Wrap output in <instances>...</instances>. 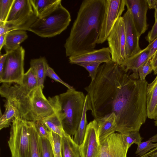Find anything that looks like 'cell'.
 I'll list each match as a JSON object with an SVG mask.
<instances>
[{
	"mask_svg": "<svg viewBox=\"0 0 157 157\" xmlns=\"http://www.w3.org/2000/svg\"><path fill=\"white\" fill-rule=\"evenodd\" d=\"M145 80L131 78L112 61L100 65L95 79L85 88L86 107L95 119L113 113L117 132H139L147 117Z\"/></svg>",
	"mask_w": 157,
	"mask_h": 157,
	"instance_id": "cell-1",
	"label": "cell"
},
{
	"mask_svg": "<svg viewBox=\"0 0 157 157\" xmlns=\"http://www.w3.org/2000/svg\"><path fill=\"white\" fill-rule=\"evenodd\" d=\"M105 0H84L64 47L69 57L94 50L100 35Z\"/></svg>",
	"mask_w": 157,
	"mask_h": 157,
	"instance_id": "cell-2",
	"label": "cell"
},
{
	"mask_svg": "<svg viewBox=\"0 0 157 157\" xmlns=\"http://www.w3.org/2000/svg\"><path fill=\"white\" fill-rule=\"evenodd\" d=\"M57 96L56 113L63 129L67 134L74 135L82 117L86 95L75 89H68Z\"/></svg>",
	"mask_w": 157,
	"mask_h": 157,
	"instance_id": "cell-3",
	"label": "cell"
},
{
	"mask_svg": "<svg viewBox=\"0 0 157 157\" xmlns=\"http://www.w3.org/2000/svg\"><path fill=\"white\" fill-rule=\"evenodd\" d=\"M71 21L69 12L61 3L50 13L38 18L28 31L42 37H53L65 30Z\"/></svg>",
	"mask_w": 157,
	"mask_h": 157,
	"instance_id": "cell-4",
	"label": "cell"
},
{
	"mask_svg": "<svg viewBox=\"0 0 157 157\" xmlns=\"http://www.w3.org/2000/svg\"><path fill=\"white\" fill-rule=\"evenodd\" d=\"M30 123L20 117L15 118L12 122L8 142L11 157H29Z\"/></svg>",
	"mask_w": 157,
	"mask_h": 157,
	"instance_id": "cell-5",
	"label": "cell"
},
{
	"mask_svg": "<svg viewBox=\"0 0 157 157\" xmlns=\"http://www.w3.org/2000/svg\"><path fill=\"white\" fill-rule=\"evenodd\" d=\"M38 18L30 0H15L5 24L10 31H28Z\"/></svg>",
	"mask_w": 157,
	"mask_h": 157,
	"instance_id": "cell-6",
	"label": "cell"
},
{
	"mask_svg": "<svg viewBox=\"0 0 157 157\" xmlns=\"http://www.w3.org/2000/svg\"><path fill=\"white\" fill-rule=\"evenodd\" d=\"M7 53L4 69L0 75V82L21 84L25 74V50L20 46Z\"/></svg>",
	"mask_w": 157,
	"mask_h": 157,
	"instance_id": "cell-7",
	"label": "cell"
},
{
	"mask_svg": "<svg viewBox=\"0 0 157 157\" xmlns=\"http://www.w3.org/2000/svg\"><path fill=\"white\" fill-rule=\"evenodd\" d=\"M107 40L111 61L121 65L126 58L125 28L122 17H121L117 21Z\"/></svg>",
	"mask_w": 157,
	"mask_h": 157,
	"instance_id": "cell-8",
	"label": "cell"
},
{
	"mask_svg": "<svg viewBox=\"0 0 157 157\" xmlns=\"http://www.w3.org/2000/svg\"><path fill=\"white\" fill-rule=\"evenodd\" d=\"M125 0H105V7L100 35L97 44L107 39L125 10Z\"/></svg>",
	"mask_w": 157,
	"mask_h": 157,
	"instance_id": "cell-9",
	"label": "cell"
},
{
	"mask_svg": "<svg viewBox=\"0 0 157 157\" xmlns=\"http://www.w3.org/2000/svg\"><path fill=\"white\" fill-rule=\"evenodd\" d=\"M100 157H127L129 148L124 134L114 132L100 142Z\"/></svg>",
	"mask_w": 157,
	"mask_h": 157,
	"instance_id": "cell-10",
	"label": "cell"
},
{
	"mask_svg": "<svg viewBox=\"0 0 157 157\" xmlns=\"http://www.w3.org/2000/svg\"><path fill=\"white\" fill-rule=\"evenodd\" d=\"M79 147L82 157H100L101 144L96 120L88 124L83 141Z\"/></svg>",
	"mask_w": 157,
	"mask_h": 157,
	"instance_id": "cell-11",
	"label": "cell"
},
{
	"mask_svg": "<svg viewBox=\"0 0 157 157\" xmlns=\"http://www.w3.org/2000/svg\"><path fill=\"white\" fill-rule=\"evenodd\" d=\"M124 25L126 38V58L139 52L141 50L139 40L140 37L134 23L130 10L127 9L122 16Z\"/></svg>",
	"mask_w": 157,
	"mask_h": 157,
	"instance_id": "cell-12",
	"label": "cell"
},
{
	"mask_svg": "<svg viewBox=\"0 0 157 157\" xmlns=\"http://www.w3.org/2000/svg\"><path fill=\"white\" fill-rule=\"evenodd\" d=\"M125 6L130 10L135 26L141 36L148 28L147 14L149 8L147 0H125Z\"/></svg>",
	"mask_w": 157,
	"mask_h": 157,
	"instance_id": "cell-13",
	"label": "cell"
},
{
	"mask_svg": "<svg viewBox=\"0 0 157 157\" xmlns=\"http://www.w3.org/2000/svg\"><path fill=\"white\" fill-rule=\"evenodd\" d=\"M69 61L70 63L75 64L84 62H97L101 63L111 61V58L109 47H104L69 57Z\"/></svg>",
	"mask_w": 157,
	"mask_h": 157,
	"instance_id": "cell-14",
	"label": "cell"
},
{
	"mask_svg": "<svg viewBox=\"0 0 157 157\" xmlns=\"http://www.w3.org/2000/svg\"><path fill=\"white\" fill-rule=\"evenodd\" d=\"M149 52V49L147 46L136 54L126 58L121 64L126 72H127L128 70L132 71V73L130 75L132 78L139 79L138 70L148 59Z\"/></svg>",
	"mask_w": 157,
	"mask_h": 157,
	"instance_id": "cell-15",
	"label": "cell"
},
{
	"mask_svg": "<svg viewBox=\"0 0 157 157\" xmlns=\"http://www.w3.org/2000/svg\"><path fill=\"white\" fill-rule=\"evenodd\" d=\"M95 120L97 123L100 143L112 133L117 132L116 117L113 113Z\"/></svg>",
	"mask_w": 157,
	"mask_h": 157,
	"instance_id": "cell-16",
	"label": "cell"
},
{
	"mask_svg": "<svg viewBox=\"0 0 157 157\" xmlns=\"http://www.w3.org/2000/svg\"><path fill=\"white\" fill-rule=\"evenodd\" d=\"M147 113L149 118L155 120L157 117V74L147 88Z\"/></svg>",
	"mask_w": 157,
	"mask_h": 157,
	"instance_id": "cell-17",
	"label": "cell"
},
{
	"mask_svg": "<svg viewBox=\"0 0 157 157\" xmlns=\"http://www.w3.org/2000/svg\"><path fill=\"white\" fill-rule=\"evenodd\" d=\"M33 9L38 18L53 11L61 3V0H30Z\"/></svg>",
	"mask_w": 157,
	"mask_h": 157,
	"instance_id": "cell-18",
	"label": "cell"
},
{
	"mask_svg": "<svg viewBox=\"0 0 157 157\" xmlns=\"http://www.w3.org/2000/svg\"><path fill=\"white\" fill-rule=\"evenodd\" d=\"M28 36L25 31L15 30L7 33L4 48L7 53L14 50L19 46L20 44L25 40Z\"/></svg>",
	"mask_w": 157,
	"mask_h": 157,
	"instance_id": "cell-19",
	"label": "cell"
},
{
	"mask_svg": "<svg viewBox=\"0 0 157 157\" xmlns=\"http://www.w3.org/2000/svg\"><path fill=\"white\" fill-rule=\"evenodd\" d=\"M71 136L64 132L62 136V157H82L79 145Z\"/></svg>",
	"mask_w": 157,
	"mask_h": 157,
	"instance_id": "cell-20",
	"label": "cell"
},
{
	"mask_svg": "<svg viewBox=\"0 0 157 157\" xmlns=\"http://www.w3.org/2000/svg\"><path fill=\"white\" fill-rule=\"evenodd\" d=\"M30 67L34 70L38 80V86L43 89L45 78L48 64L44 57L32 59L30 61Z\"/></svg>",
	"mask_w": 157,
	"mask_h": 157,
	"instance_id": "cell-21",
	"label": "cell"
},
{
	"mask_svg": "<svg viewBox=\"0 0 157 157\" xmlns=\"http://www.w3.org/2000/svg\"><path fill=\"white\" fill-rule=\"evenodd\" d=\"M5 107V112L0 115V130L9 127L15 118L20 117L18 111L10 101L6 100Z\"/></svg>",
	"mask_w": 157,
	"mask_h": 157,
	"instance_id": "cell-22",
	"label": "cell"
},
{
	"mask_svg": "<svg viewBox=\"0 0 157 157\" xmlns=\"http://www.w3.org/2000/svg\"><path fill=\"white\" fill-rule=\"evenodd\" d=\"M39 137L35 126L34 122L30 121V146L29 157H41L39 143Z\"/></svg>",
	"mask_w": 157,
	"mask_h": 157,
	"instance_id": "cell-23",
	"label": "cell"
},
{
	"mask_svg": "<svg viewBox=\"0 0 157 157\" xmlns=\"http://www.w3.org/2000/svg\"><path fill=\"white\" fill-rule=\"evenodd\" d=\"M86 97L82 117L78 128L74 135V140L79 145L82 143L88 125L86 117Z\"/></svg>",
	"mask_w": 157,
	"mask_h": 157,
	"instance_id": "cell-24",
	"label": "cell"
},
{
	"mask_svg": "<svg viewBox=\"0 0 157 157\" xmlns=\"http://www.w3.org/2000/svg\"><path fill=\"white\" fill-rule=\"evenodd\" d=\"M41 121L50 131L62 136L65 132L56 113Z\"/></svg>",
	"mask_w": 157,
	"mask_h": 157,
	"instance_id": "cell-25",
	"label": "cell"
},
{
	"mask_svg": "<svg viewBox=\"0 0 157 157\" xmlns=\"http://www.w3.org/2000/svg\"><path fill=\"white\" fill-rule=\"evenodd\" d=\"M156 147L157 134L150 138L147 140L142 142L138 145L135 153L137 156H140Z\"/></svg>",
	"mask_w": 157,
	"mask_h": 157,
	"instance_id": "cell-26",
	"label": "cell"
},
{
	"mask_svg": "<svg viewBox=\"0 0 157 157\" xmlns=\"http://www.w3.org/2000/svg\"><path fill=\"white\" fill-rule=\"evenodd\" d=\"M21 84L30 91L34 90L38 86L36 76L34 70L31 67H30L25 73Z\"/></svg>",
	"mask_w": 157,
	"mask_h": 157,
	"instance_id": "cell-27",
	"label": "cell"
},
{
	"mask_svg": "<svg viewBox=\"0 0 157 157\" xmlns=\"http://www.w3.org/2000/svg\"><path fill=\"white\" fill-rule=\"evenodd\" d=\"M15 0H0V21L6 23Z\"/></svg>",
	"mask_w": 157,
	"mask_h": 157,
	"instance_id": "cell-28",
	"label": "cell"
},
{
	"mask_svg": "<svg viewBox=\"0 0 157 157\" xmlns=\"http://www.w3.org/2000/svg\"><path fill=\"white\" fill-rule=\"evenodd\" d=\"M39 143L41 157H54L52 147L50 140L40 137Z\"/></svg>",
	"mask_w": 157,
	"mask_h": 157,
	"instance_id": "cell-29",
	"label": "cell"
},
{
	"mask_svg": "<svg viewBox=\"0 0 157 157\" xmlns=\"http://www.w3.org/2000/svg\"><path fill=\"white\" fill-rule=\"evenodd\" d=\"M49 140L52 147L54 157H62V137L57 134L51 132Z\"/></svg>",
	"mask_w": 157,
	"mask_h": 157,
	"instance_id": "cell-30",
	"label": "cell"
},
{
	"mask_svg": "<svg viewBox=\"0 0 157 157\" xmlns=\"http://www.w3.org/2000/svg\"><path fill=\"white\" fill-rule=\"evenodd\" d=\"M101 64L97 62H84L76 64L85 68L89 73L91 81H93L96 78L98 69Z\"/></svg>",
	"mask_w": 157,
	"mask_h": 157,
	"instance_id": "cell-31",
	"label": "cell"
},
{
	"mask_svg": "<svg viewBox=\"0 0 157 157\" xmlns=\"http://www.w3.org/2000/svg\"><path fill=\"white\" fill-rule=\"evenodd\" d=\"M124 134L125 141L129 148L134 144L138 145L142 142L143 140L139 132H134Z\"/></svg>",
	"mask_w": 157,
	"mask_h": 157,
	"instance_id": "cell-32",
	"label": "cell"
},
{
	"mask_svg": "<svg viewBox=\"0 0 157 157\" xmlns=\"http://www.w3.org/2000/svg\"><path fill=\"white\" fill-rule=\"evenodd\" d=\"M34 122L36 128L39 136L49 140L51 131L49 130L45 124L41 120Z\"/></svg>",
	"mask_w": 157,
	"mask_h": 157,
	"instance_id": "cell-33",
	"label": "cell"
},
{
	"mask_svg": "<svg viewBox=\"0 0 157 157\" xmlns=\"http://www.w3.org/2000/svg\"><path fill=\"white\" fill-rule=\"evenodd\" d=\"M153 71L151 59H148L139 69L138 75L139 79L145 80L146 76Z\"/></svg>",
	"mask_w": 157,
	"mask_h": 157,
	"instance_id": "cell-34",
	"label": "cell"
},
{
	"mask_svg": "<svg viewBox=\"0 0 157 157\" xmlns=\"http://www.w3.org/2000/svg\"><path fill=\"white\" fill-rule=\"evenodd\" d=\"M46 76L62 84L63 85L66 86L68 89H75L73 86L70 85L63 81L55 73L53 69L49 66V65L48 66L47 68Z\"/></svg>",
	"mask_w": 157,
	"mask_h": 157,
	"instance_id": "cell-35",
	"label": "cell"
},
{
	"mask_svg": "<svg viewBox=\"0 0 157 157\" xmlns=\"http://www.w3.org/2000/svg\"><path fill=\"white\" fill-rule=\"evenodd\" d=\"M157 37V19L155 21V23L152 29L149 31L146 37V39L150 43Z\"/></svg>",
	"mask_w": 157,
	"mask_h": 157,
	"instance_id": "cell-36",
	"label": "cell"
},
{
	"mask_svg": "<svg viewBox=\"0 0 157 157\" xmlns=\"http://www.w3.org/2000/svg\"><path fill=\"white\" fill-rule=\"evenodd\" d=\"M147 47L149 50L148 59H151L157 50V37L149 43Z\"/></svg>",
	"mask_w": 157,
	"mask_h": 157,
	"instance_id": "cell-37",
	"label": "cell"
},
{
	"mask_svg": "<svg viewBox=\"0 0 157 157\" xmlns=\"http://www.w3.org/2000/svg\"><path fill=\"white\" fill-rule=\"evenodd\" d=\"M153 71L155 75L157 74V50L151 59Z\"/></svg>",
	"mask_w": 157,
	"mask_h": 157,
	"instance_id": "cell-38",
	"label": "cell"
},
{
	"mask_svg": "<svg viewBox=\"0 0 157 157\" xmlns=\"http://www.w3.org/2000/svg\"><path fill=\"white\" fill-rule=\"evenodd\" d=\"M7 55V53H6L2 55L1 54L0 56V75H1L3 73Z\"/></svg>",
	"mask_w": 157,
	"mask_h": 157,
	"instance_id": "cell-39",
	"label": "cell"
},
{
	"mask_svg": "<svg viewBox=\"0 0 157 157\" xmlns=\"http://www.w3.org/2000/svg\"><path fill=\"white\" fill-rule=\"evenodd\" d=\"M10 31L5 23L0 21V35L6 34Z\"/></svg>",
	"mask_w": 157,
	"mask_h": 157,
	"instance_id": "cell-40",
	"label": "cell"
},
{
	"mask_svg": "<svg viewBox=\"0 0 157 157\" xmlns=\"http://www.w3.org/2000/svg\"><path fill=\"white\" fill-rule=\"evenodd\" d=\"M7 33L0 35V50L4 47L6 42V37Z\"/></svg>",
	"mask_w": 157,
	"mask_h": 157,
	"instance_id": "cell-41",
	"label": "cell"
},
{
	"mask_svg": "<svg viewBox=\"0 0 157 157\" xmlns=\"http://www.w3.org/2000/svg\"><path fill=\"white\" fill-rule=\"evenodd\" d=\"M148 8L155 9L157 4V0H147Z\"/></svg>",
	"mask_w": 157,
	"mask_h": 157,
	"instance_id": "cell-42",
	"label": "cell"
},
{
	"mask_svg": "<svg viewBox=\"0 0 157 157\" xmlns=\"http://www.w3.org/2000/svg\"><path fill=\"white\" fill-rule=\"evenodd\" d=\"M157 152V147H155L150 151L149 152L144 154L143 157H148L149 156Z\"/></svg>",
	"mask_w": 157,
	"mask_h": 157,
	"instance_id": "cell-43",
	"label": "cell"
},
{
	"mask_svg": "<svg viewBox=\"0 0 157 157\" xmlns=\"http://www.w3.org/2000/svg\"><path fill=\"white\" fill-rule=\"evenodd\" d=\"M155 21L157 19V4L155 8Z\"/></svg>",
	"mask_w": 157,
	"mask_h": 157,
	"instance_id": "cell-44",
	"label": "cell"
},
{
	"mask_svg": "<svg viewBox=\"0 0 157 157\" xmlns=\"http://www.w3.org/2000/svg\"><path fill=\"white\" fill-rule=\"evenodd\" d=\"M148 157H157V152L153 154Z\"/></svg>",
	"mask_w": 157,
	"mask_h": 157,
	"instance_id": "cell-45",
	"label": "cell"
},
{
	"mask_svg": "<svg viewBox=\"0 0 157 157\" xmlns=\"http://www.w3.org/2000/svg\"><path fill=\"white\" fill-rule=\"evenodd\" d=\"M155 126L157 127V117L155 119Z\"/></svg>",
	"mask_w": 157,
	"mask_h": 157,
	"instance_id": "cell-46",
	"label": "cell"
}]
</instances>
